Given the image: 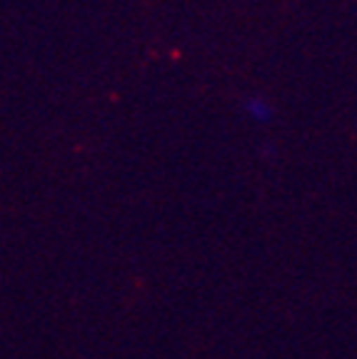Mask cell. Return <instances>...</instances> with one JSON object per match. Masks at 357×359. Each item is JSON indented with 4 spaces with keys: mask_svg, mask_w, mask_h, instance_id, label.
<instances>
[{
    "mask_svg": "<svg viewBox=\"0 0 357 359\" xmlns=\"http://www.w3.org/2000/svg\"><path fill=\"white\" fill-rule=\"evenodd\" d=\"M242 107H245V112L252 120H260V123L270 120V115H273V107H270V102L265 97H247Z\"/></svg>",
    "mask_w": 357,
    "mask_h": 359,
    "instance_id": "cell-1",
    "label": "cell"
}]
</instances>
